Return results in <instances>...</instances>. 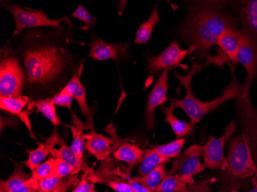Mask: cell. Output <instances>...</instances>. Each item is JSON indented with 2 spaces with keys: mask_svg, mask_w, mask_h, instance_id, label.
<instances>
[{
  "mask_svg": "<svg viewBox=\"0 0 257 192\" xmlns=\"http://www.w3.org/2000/svg\"><path fill=\"white\" fill-rule=\"evenodd\" d=\"M236 129L229 138L226 158L228 167L221 171L220 181L226 192H239L249 187L257 176V109L250 97L235 99Z\"/></svg>",
  "mask_w": 257,
  "mask_h": 192,
  "instance_id": "6da1fadb",
  "label": "cell"
},
{
  "mask_svg": "<svg viewBox=\"0 0 257 192\" xmlns=\"http://www.w3.org/2000/svg\"><path fill=\"white\" fill-rule=\"evenodd\" d=\"M23 51L29 92L48 94L61 89L72 66L68 46L43 38L42 32H31Z\"/></svg>",
  "mask_w": 257,
  "mask_h": 192,
  "instance_id": "7a4b0ae2",
  "label": "cell"
},
{
  "mask_svg": "<svg viewBox=\"0 0 257 192\" xmlns=\"http://www.w3.org/2000/svg\"><path fill=\"white\" fill-rule=\"evenodd\" d=\"M226 5V2L190 4L178 30L182 40L190 46L189 53L196 52L200 59L207 58L220 35L228 29H236L237 20L223 11Z\"/></svg>",
  "mask_w": 257,
  "mask_h": 192,
  "instance_id": "3957f363",
  "label": "cell"
},
{
  "mask_svg": "<svg viewBox=\"0 0 257 192\" xmlns=\"http://www.w3.org/2000/svg\"><path fill=\"white\" fill-rule=\"evenodd\" d=\"M209 65H215L213 56H208L205 63H193L190 72L183 76L174 72L175 77L186 89V95L181 99L170 98L171 105L176 109H182L190 118V122L193 125H196L206 114L214 110L219 105L230 99H236L243 95L244 83H239L237 79L233 76L230 83L228 84L223 94L219 97L208 102L197 99L192 89V80L197 73H200L205 67Z\"/></svg>",
  "mask_w": 257,
  "mask_h": 192,
  "instance_id": "277c9868",
  "label": "cell"
},
{
  "mask_svg": "<svg viewBox=\"0 0 257 192\" xmlns=\"http://www.w3.org/2000/svg\"><path fill=\"white\" fill-rule=\"evenodd\" d=\"M4 7L13 14L15 20L16 30L13 37L20 34L25 29L39 27H60L62 23H66L70 28L74 27L69 17H65L58 20L49 18L43 10H27L21 6L4 4Z\"/></svg>",
  "mask_w": 257,
  "mask_h": 192,
  "instance_id": "5b68a950",
  "label": "cell"
},
{
  "mask_svg": "<svg viewBox=\"0 0 257 192\" xmlns=\"http://www.w3.org/2000/svg\"><path fill=\"white\" fill-rule=\"evenodd\" d=\"M26 81L27 76L18 58L14 56L3 57L0 63L1 97L22 96Z\"/></svg>",
  "mask_w": 257,
  "mask_h": 192,
  "instance_id": "8992f818",
  "label": "cell"
},
{
  "mask_svg": "<svg viewBox=\"0 0 257 192\" xmlns=\"http://www.w3.org/2000/svg\"><path fill=\"white\" fill-rule=\"evenodd\" d=\"M236 129L235 120L225 128V134L219 138L209 137L207 142L200 147V156L203 159L206 168L210 170H220L224 171L228 167L227 161L225 155V148L229 138Z\"/></svg>",
  "mask_w": 257,
  "mask_h": 192,
  "instance_id": "52a82bcc",
  "label": "cell"
},
{
  "mask_svg": "<svg viewBox=\"0 0 257 192\" xmlns=\"http://www.w3.org/2000/svg\"><path fill=\"white\" fill-rule=\"evenodd\" d=\"M201 145H193L175 158L169 174L179 175L188 185L196 183L194 177L204 171V164L200 160Z\"/></svg>",
  "mask_w": 257,
  "mask_h": 192,
  "instance_id": "ba28073f",
  "label": "cell"
},
{
  "mask_svg": "<svg viewBox=\"0 0 257 192\" xmlns=\"http://www.w3.org/2000/svg\"><path fill=\"white\" fill-rule=\"evenodd\" d=\"M238 63L245 68L247 75L246 82L244 83L242 95L250 97L251 87L257 74V42L242 32L238 53Z\"/></svg>",
  "mask_w": 257,
  "mask_h": 192,
  "instance_id": "9c48e42d",
  "label": "cell"
},
{
  "mask_svg": "<svg viewBox=\"0 0 257 192\" xmlns=\"http://www.w3.org/2000/svg\"><path fill=\"white\" fill-rule=\"evenodd\" d=\"M170 70V69H166L162 72L160 77L156 81L154 87L149 93L144 113L146 128L148 131L154 129L155 127L156 109L159 106H163V104L168 102L167 91Z\"/></svg>",
  "mask_w": 257,
  "mask_h": 192,
  "instance_id": "30bf717a",
  "label": "cell"
},
{
  "mask_svg": "<svg viewBox=\"0 0 257 192\" xmlns=\"http://www.w3.org/2000/svg\"><path fill=\"white\" fill-rule=\"evenodd\" d=\"M188 50H183L177 41H173L158 56L147 58V70L150 75H156L161 71L179 66Z\"/></svg>",
  "mask_w": 257,
  "mask_h": 192,
  "instance_id": "8fae6325",
  "label": "cell"
},
{
  "mask_svg": "<svg viewBox=\"0 0 257 192\" xmlns=\"http://www.w3.org/2000/svg\"><path fill=\"white\" fill-rule=\"evenodd\" d=\"M62 89L70 94L77 102L81 112L86 118L85 128L93 129V114L91 112L86 101V89L83 86V84L81 83L80 73L77 74L75 72L73 77L69 79V82Z\"/></svg>",
  "mask_w": 257,
  "mask_h": 192,
  "instance_id": "7c38bea8",
  "label": "cell"
},
{
  "mask_svg": "<svg viewBox=\"0 0 257 192\" xmlns=\"http://www.w3.org/2000/svg\"><path fill=\"white\" fill-rule=\"evenodd\" d=\"M86 138V149L92 155H94L99 161L107 159L109 154L113 153L119 145L117 141H113L101 134L96 133L94 130L85 135Z\"/></svg>",
  "mask_w": 257,
  "mask_h": 192,
  "instance_id": "4fadbf2b",
  "label": "cell"
},
{
  "mask_svg": "<svg viewBox=\"0 0 257 192\" xmlns=\"http://www.w3.org/2000/svg\"><path fill=\"white\" fill-rule=\"evenodd\" d=\"M89 47V57L92 58L94 60L103 61L106 59L118 60V59L126 51L128 45L127 43H108L99 37H95L92 38Z\"/></svg>",
  "mask_w": 257,
  "mask_h": 192,
  "instance_id": "5bb4252c",
  "label": "cell"
},
{
  "mask_svg": "<svg viewBox=\"0 0 257 192\" xmlns=\"http://www.w3.org/2000/svg\"><path fill=\"white\" fill-rule=\"evenodd\" d=\"M241 34L242 32L237 28L228 29L220 35L216 44L220 51L226 55L231 63L234 66L238 64Z\"/></svg>",
  "mask_w": 257,
  "mask_h": 192,
  "instance_id": "9a60e30c",
  "label": "cell"
},
{
  "mask_svg": "<svg viewBox=\"0 0 257 192\" xmlns=\"http://www.w3.org/2000/svg\"><path fill=\"white\" fill-rule=\"evenodd\" d=\"M62 140L63 139L60 138V135H58L57 128H55L53 133L44 142L40 143L36 149L29 152L28 159L24 162L25 165L33 171L37 166L43 163L49 154H52L55 149V146L60 145Z\"/></svg>",
  "mask_w": 257,
  "mask_h": 192,
  "instance_id": "2e32d148",
  "label": "cell"
},
{
  "mask_svg": "<svg viewBox=\"0 0 257 192\" xmlns=\"http://www.w3.org/2000/svg\"><path fill=\"white\" fill-rule=\"evenodd\" d=\"M237 9L238 17L244 31L257 42V0L240 2Z\"/></svg>",
  "mask_w": 257,
  "mask_h": 192,
  "instance_id": "e0dca14e",
  "label": "cell"
},
{
  "mask_svg": "<svg viewBox=\"0 0 257 192\" xmlns=\"http://www.w3.org/2000/svg\"><path fill=\"white\" fill-rule=\"evenodd\" d=\"M144 154V150L138 145L130 142L122 143L113 152L114 158L127 164L130 172L142 161Z\"/></svg>",
  "mask_w": 257,
  "mask_h": 192,
  "instance_id": "ac0fdd59",
  "label": "cell"
},
{
  "mask_svg": "<svg viewBox=\"0 0 257 192\" xmlns=\"http://www.w3.org/2000/svg\"><path fill=\"white\" fill-rule=\"evenodd\" d=\"M175 108L173 105L170 106H162L161 111L165 115L164 122L170 124L177 138H181L190 134L194 131L196 125H193L191 122H183L174 115Z\"/></svg>",
  "mask_w": 257,
  "mask_h": 192,
  "instance_id": "d6986e66",
  "label": "cell"
},
{
  "mask_svg": "<svg viewBox=\"0 0 257 192\" xmlns=\"http://www.w3.org/2000/svg\"><path fill=\"white\" fill-rule=\"evenodd\" d=\"M72 117H73V125H68L69 128L72 130L73 133V141H72L71 148L72 151L77 156V158L82 161H83V153H84L85 145V134H83V129H84L85 125L80 120L78 119L77 116L73 113V111L71 112Z\"/></svg>",
  "mask_w": 257,
  "mask_h": 192,
  "instance_id": "ffe728a7",
  "label": "cell"
},
{
  "mask_svg": "<svg viewBox=\"0 0 257 192\" xmlns=\"http://www.w3.org/2000/svg\"><path fill=\"white\" fill-rule=\"evenodd\" d=\"M170 161L169 158L160 155L153 147L144 150V158L138 167V175L140 177L149 174L162 164H167Z\"/></svg>",
  "mask_w": 257,
  "mask_h": 192,
  "instance_id": "44dd1931",
  "label": "cell"
},
{
  "mask_svg": "<svg viewBox=\"0 0 257 192\" xmlns=\"http://www.w3.org/2000/svg\"><path fill=\"white\" fill-rule=\"evenodd\" d=\"M160 22V15H159L158 5H156L151 15L149 17L147 21L143 23L139 27L136 34L134 43L136 44H147L151 38L152 33L154 31V27Z\"/></svg>",
  "mask_w": 257,
  "mask_h": 192,
  "instance_id": "7402d4cb",
  "label": "cell"
},
{
  "mask_svg": "<svg viewBox=\"0 0 257 192\" xmlns=\"http://www.w3.org/2000/svg\"><path fill=\"white\" fill-rule=\"evenodd\" d=\"M155 192H196V190L194 184H186L180 176L167 174Z\"/></svg>",
  "mask_w": 257,
  "mask_h": 192,
  "instance_id": "603a6c76",
  "label": "cell"
},
{
  "mask_svg": "<svg viewBox=\"0 0 257 192\" xmlns=\"http://www.w3.org/2000/svg\"><path fill=\"white\" fill-rule=\"evenodd\" d=\"M60 148H55L52 152V155L53 158H59V159L63 160L66 162L69 163L71 165L74 166V167L80 168L81 170H83L85 172H90L91 169L86 165V163L84 161H82L77 158V156L73 153L70 147H68L66 145V143L62 140L60 142Z\"/></svg>",
  "mask_w": 257,
  "mask_h": 192,
  "instance_id": "cb8c5ba5",
  "label": "cell"
},
{
  "mask_svg": "<svg viewBox=\"0 0 257 192\" xmlns=\"http://www.w3.org/2000/svg\"><path fill=\"white\" fill-rule=\"evenodd\" d=\"M89 180L92 183H99L107 185L115 192H134L126 181L111 172L109 175L106 174L103 177H99L97 174H91Z\"/></svg>",
  "mask_w": 257,
  "mask_h": 192,
  "instance_id": "d4e9b609",
  "label": "cell"
},
{
  "mask_svg": "<svg viewBox=\"0 0 257 192\" xmlns=\"http://www.w3.org/2000/svg\"><path fill=\"white\" fill-rule=\"evenodd\" d=\"M165 168L166 164H162L155 169L150 171L149 174L142 176V177L136 176V177H134V178L140 184L148 188L149 190L155 192L167 174Z\"/></svg>",
  "mask_w": 257,
  "mask_h": 192,
  "instance_id": "484cf974",
  "label": "cell"
},
{
  "mask_svg": "<svg viewBox=\"0 0 257 192\" xmlns=\"http://www.w3.org/2000/svg\"><path fill=\"white\" fill-rule=\"evenodd\" d=\"M30 177L21 164H16L15 169L9 178L0 181V192H13Z\"/></svg>",
  "mask_w": 257,
  "mask_h": 192,
  "instance_id": "4316f807",
  "label": "cell"
},
{
  "mask_svg": "<svg viewBox=\"0 0 257 192\" xmlns=\"http://www.w3.org/2000/svg\"><path fill=\"white\" fill-rule=\"evenodd\" d=\"M29 101L30 99L26 95H22L18 98L1 97L0 98V108L2 110L17 115L20 118L22 115L25 113V112H23V110Z\"/></svg>",
  "mask_w": 257,
  "mask_h": 192,
  "instance_id": "83f0119b",
  "label": "cell"
},
{
  "mask_svg": "<svg viewBox=\"0 0 257 192\" xmlns=\"http://www.w3.org/2000/svg\"><path fill=\"white\" fill-rule=\"evenodd\" d=\"M186 141V138H177L171 142L163 145H156L153 148L160 154L165 158L171 159L178 157L182 153L183 146Z\"/></svg>",
  "mask_w": 257,
  "mask_h": 192,
  "instance_id": "f1b7e54d",
  "label": "cell"
},
{
  "mask_svg": "<svg viewBox=\"0 0 257 192\" xmlns=\"http://www.w3.org/2000/svg\"><path fill=\"white\" fill-rule=\"evenodd\" d=\"M33 104L37 107V110L43 114V116L46 117L53 125L57 127L58 125H61V121L58 118L56 114V105L50 98L36 101Z\"/></svg>",
  "mask_w": 257,
  "mask_h": 192,
  "instance_id": "f546056e",
  "label": "cell"
},
{
  "mask_svg": "<svg viewBox=\"0 0 257 192\" xmlns=\"http://www.w3.org/2000/svg\"><path fill=\"white\" fill-rule=\"evenodd\" d=\"M31 177L41 181L43 179L56 177V158H50L32 171Z\"/></svg>",
  "mask_w": 257,
  "mask_h": 192,
  "instance_id": "4dcf8cb0",
  "label": "cell"
},
{
  "mask_svg": "<svg viewBox=\"0 0 257 192\" xmlns=\"http://www.w3.org/2000/svg\"><path fill=\"white\" fill-rule=\"evenodd\" d=\"M111 173L113 174L114 175L120 177L124 181H126L131 185V187H132L133 190L134 192H153L149 190L147 187H144L142 184H140L138 181H136L134 177H131V172L128 171H122L119 169V168H115V169H112Z\"/></svg>",
  "mask_w": 257,
  "mask_h": 192,
  "instance_id": "1f68e13d",
  "label": "cell"
},
{
  "mask_svg": "<svg viewBox=\"0 0 257 192\" xmlns=\"http://www.w3.org/2000/svg\"><path fill=\"white\" fill-rule=\"evenodd\" d=\"M81 171L80 168L74 167L63 160L56 158V177H63L75 176Z\"/></svg>",
  "mask_w": 257,
  "mask_h": 192,
  "instance_id": "d6a6232c",
  "label": "cell"
},
{
  "mask_svg": "<svg viewBox=\"0 0 257 192\" xmlns=\"http://www.w3.org/2000/svg\"><path fill=\"white\" fill-rule=\"evenodd\" d=\"M72 16L74 18L83 22L89 30H92L94 26L96 25V22H97L96 17L91 15L89 12L82 5L78 6L77 9L75 10Z\"/></svg>",
  "mask_w": 257,
  "mask_h": 192,
  "instance_id": "836d02e7",
  "label": "cell"
},
{
  "mask_svg": "<svg viewBox=\"0 0 257 192\" xmlns=\"http://www.w3.org/2000/svg\"><path fill=\"white\" fill-rule=\"evenodd\" d=\"M53 101V103L59 106L65 107L71 111L72 102H73V97L70 94L66 92V91L61 89L60 92H58L56 95H53V97L50 98Z\"/></svg>",
  "mask_w": 257,
  "mask_h": 192,
  "instance_id": "e575fe53",
  "label": "cell"
},
{
  "mask_svg": "<svg viewBox=\"0 0 257 192\" xmlns=\"http://www.w3.org/2000/svg\"><path fill=\"white\" fill-rule=\"evenodd\" d=\"M61 179L59 177L43 179L39 183V190L42 192H53Z\"/></svg>",
  "mask_w": 257,
  "mask_h": 192,
  "instance_id": "d590c367",
  "label": "cell"
},
{
  "mask_svg": "<svg viewBox=\"0 0 257 192\" xmlns=\"http://www.w3.org/2000/svg\"><path fill=\"white\" fill-rule=\"evenodd\" d=\"M39 183H40L39 180L30 177L27 181L13 192H37L39 190Z\"/></svg>",
  "mask_w": 257,
  "mask_h": 192,
  "instance_id": "8d00e7d4",
  "label": "cell"
},
{
  "mask_svg": "<svg viewBox=\"0 0 257 192\" xmlns=\"http://www.w3.org/2000/svg\"><path fill=\"white\" fill-rule=\"evenodd\" d=\"M78 181H79V178L76 176H70L67 178H62L53 191L66 192L69 187L76 185Z\"/></svg>",
  "mask_w": 257,
  "mask_h": 192,
  "instance_id": "74e56055",
  "label": "cell"
},
{
  "mask_svg": "<svg viewBox=\"0 0 257 192\" xmlns=\"http://www.w3.org/2000/svg\"><path fill=\"white\" fill-rule=\"evenodd\" d=\"M94 190V184L89 183L86 177H83L72 192H90Z\"/></svg>",
  "mask_w": 257,
  "mask_h": 192,
  "instance_id": "f35d334b",
  "label": "cell"
},
{
  "mask_svg": "<svg viewBox=\"0 0 257 192\" xmlns=\"http://www.w3.org/2000/svg\"><path fill=\"white\" fill-rule=\"evenodd\" d=\"M216 181V179H206L201 180L199 182L196 183V190L197 192H211V185L213 182Z\"/></svg>",
  "mask_w": 257,
  "mask_h": 192,
  "instance_id": "ab89813d",
  "label": "cell"
},
{
  "mask_svg": "<svg viewBox=\"0 0 257 192\" xmlns=\"http://www.w3.org/2000/svg\"><path fill=\"white\" fill-rule=\"evenodd\" d=\"M251 185H252V187L249 192H257V176L252 177Z\"/></svg>",
  "mask_w": 257,
  "mask_h": 192,
  "instance_id": "60d3db41",
  "label": "cell"
},
{
  "mask_svg": "<svg viewBox=\"0 0 257 192\" xmlns=\"http://www.w3.org/2000/svg\"><path fill=\"white\" fill-rule=\"evenodd\" d=\"M90 192H98V191H96V190H95V189H94V190H91Z\"/></svg>",
  "mask_w": 257,
  "mask_h": 192,
  "instance_id": "b9f144b4",
  "label": "cell"
},
{
  "mask_svg": "<svg viewBox=\"0 0 257 192\" xmlns=\"http://www.w3.org/2000/svg\"><path fill=\"white\" fill-rule=\"evenodd\" d=\"M217 192H226V191H225V190H219V191H217Z\"/></svg>",
  "mask_w": 257,
  "mask_h": 192,
  "instance_id": "7bdbcfd3",
  "label": "cell"
},
{
  "mask_svg": "<svg viewBox=\"0 0 257 192\" xmlns=\"http://www.w3.org/2000/svg\"><path fill=\"white\" fill-rule=\"evenodd\" d=\"M37 192H42V191H41V190H37Z\"/></svg>",
  "mask_w": 257,
  "mask_h": 192,
  "instance_id": "ee69618b",
  "label": "cell"
},
{
  "mask_svg": "<svg viewBox=\"0 0 257 192\" xmlns=\"http://www.w3.org/2000/svg\"><path fill=\"white\" fill-rule=\"evenodd\" d=\"M53 192H54V191H53Z\"/></svg>",
  "mask_w": 257,
  "mask_h": 192,
  "instance_id": "f6af8a7d",
  "label": "cell"
}]
</instances>
